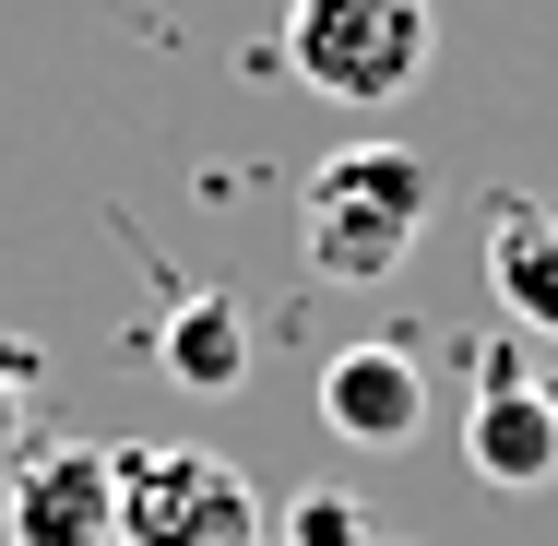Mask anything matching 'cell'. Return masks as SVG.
Wrapping results in <instances>:
<instances>
[{
  "label": "cell",
  "mask_w": 558,
  "mask_h": 546,
  "mask_svg": "<svg viewBox=\"0 0 558 546\" xmlns=\"http://www.w3.org/2000/svg\"><path fill=\"white\" fill-rule=\"evenodd\" d=\"M322 428L356 439V451H404V439L428 428L416 356H404V344H344L333 368H322Z\"/></svg>",
  "instance_id": "5b68a950"
},
{
  "label": "cell",
  "mask_w": 558,
  "mask_h": 546,
  "mask_svg": "<svg viewBox=\"0 0 558 546\" xmlns=\"http://www.w3.org/2000/svg\"><path fill=\"white\" fill-rule=\"evenodd\" d=\"M487 286H499V310L523 332L558 344V191H511L487 215Z\"/></svg>",
  "instance_id": "52a82bcc"
},
{
  "label": "cell",
  "mask_w": 558,
  "mask_h": 546,
  "mask_svg": "<svg viewBox=\"0 0 558 546\" xmlns=\"http://www.w3.org/2000/svg\"><path fill=\"white\" fill-rule=\"evenodd\" d=\"M119 546H274L262 487L226 451H119Z\"/></svg>",
  "instance_id": "3957f363"
},
{
  "label": "cell",
  "mask_w": 558,
  "mask_h": 546,
  "mask_svg": "<svg viewBox=\"0 0 558 546\" xmlns=\"http://www.w3.org/2000/svg\"><path fill=\"white\" fill-rule=\"evenodd\" d=\"M428 203H440V167H428L416 143H333V155L298 179V250H310V274H333V286H380V274L416 262Z\"/></svg>",
  "instance_id": "6da1fadb"
},
{
  "label": "cell",
  "mask_w": 558,
  "mask_h": 546,
  "mask_svg": "<svg viewBox=\"0 0 558 546\" xmlns=\"http://www.w3.org/2000/svg\"><path fill=\"white\" fill-rule=\"evenodd\" d=\"M535 392H547V404H558V356H547V380H535Z\"/></svg>",
  "instance_id": "30bf717a"
},
{
  "label": "cell",
  "mask_w": 558,
  "mask_h": 546,
  "mask_svg": "<svg viewBox=\"0 0 558 546\" xmlns=\"http://www.w3.org/2000/svg\"><path fill=\"white\" fill-rule=\"evenodd\" d=\"M440 60L428 0H286V72L333 108H404Z\"/></svg>",
  "instance_id": "7a4b0ae2"
},
{
  "label": "cell",
  "mask_w": 558,
  "mask_h": 546,
  "mask_svg": "<svg viewBox=\"0 0 558 546\" xmlns=\"http://www.w3.org/2000/svg\"><path fill=\"white\" fill-rule=\"evenodd\" d=\"M274 535H286V546H380V535H368V511H356L344 487H298Z\"/></svg>",
  "instance_id": "9c48e42d"
},
{
  "label": "cell",
  "mask_w": 558,
  "mask_h": 546,
  "mask_svg": "<svg viewBox=\"0 0 558 546\" xmlns=\"http://www.w3.org/2000/svg\"><path fill=\"white\" fill-rule=\"evenodd\" d=\"M12 546H119V451L84 439H48L24 475H12Z\"/></svg>",
  "instance_id": "277c9868"
},
{
  "label": "cell",
  "mask_w": 558,
  "mask_h": 546,
  "mask_svg": "<svg viewBox=\"0 0 558 546\" xmlns=\"http://www.w3.org/2000/svg\"><path fill=\"white\" fill-rule=\"evenodd\" d=\"M463 463H475V487H499V499H535L558 475V404L535 380H487L475 404H463Z\"/></svg>",
  "instance_id": "8992f818"
},
{
  "label": "cell",
  "mask_w": 558,
  "mask_h": 546,
  "mask_svg": "<svg viewBox=\"0 0 558 546\" xmlns=\"http://www.w3.org/2000/svg\"><path fill=\"white\" fill-rule=\"evenodd\" d=\"M155 356H167V380L179 392H238L250 380V321H238V298H179L167 310V332H155Z\"/></svg>",
  "instance_id": "ba28073f"
}]
</instances>
